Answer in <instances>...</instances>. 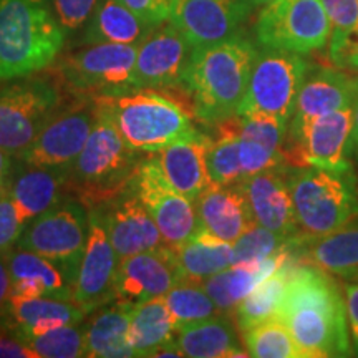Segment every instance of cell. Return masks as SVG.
Segmentation results:
<instances>
[{
	"instance_id": "8d00e7d4",
	"label": "cell",
	"mask_w": 358,
	"mask_h": 358,
	"mask_svg": "<svg viewBox=\"0 0 358 358\" xmlns=\"http://www.w3.org/2000/svg\"><path fill=\"white\" fill-rule=\"evenodd\" d=\"M244 347L256 358H306L290 330L279 317H272L244 330Z\"/></svg>"
},
{
	"instance_id": "d590c367",
	"label": "cell",
	"mask_w": 358,
	"mask_h": 358,
	"mask_svg": "<svg viewBox=\"0 0 358 358\" xmlns=\"http://www.w3.org/2000/svg\"><path fill=\"white\" fill-rule=\"evenodd\" d=\"M303 241V236H284L256 222L232 243V266H256L275 254L295 249Z\"/></svg>"
},
{
	"instance_id": "44dd1931",
	"label": "cell",
	"mask_w": 358,
	"mask_h": 358,
	"mask_svg": "<svg viewBox=\"0 0 358 358\" xmlns=\"http://www.w3.org/2000/svg\"><path fill=\"white\" fill-rule=\"evenodd\" d=\"M70 187V166H35L24 163L7 181V194L24 226L60 203Z\"/></svg>"
},
{
	"instance_id": "cb8c5ba5",
	"label": "cell",
	"mask_w": 358,
	"mask_h": 358,
	"mask_svg": "<svg viewBox=\"0 0 358 358\" xmlns=\"http://www.w3.org/2000/svg\"><path fill=\"white\" fill-rule=\"evenodd\" d=\"M201 229L209 234L236 243L252 224H256L243 186L211 185L196 199Z\"/></svg>"
},
{
	"instance_id": "4316f807",
	"label": "cell",
	"mask_w": 358,
	"mask_h": 358,
	"mask_svg": "<svg viewBox=\"0 0 358 358\" xmlns=\"http://www.w3.org/2000/svg\"><path fill=\"white\" fill-rule=\"evenodd\" d=\"M290 259H295L294 249L275 254L256 266H231L201 280V284L209 294V297L213 299V302L216 303L217 310L229 315L236 312L237 306L252 292L259 282L275 272Z\"/></svg>"
},
{
	"instance_id": "5b68a950",
	"label": "cell",
	"mask_w": 358,
	"mask_h": 358,
	"mask_svg": "<svg viewBox=\"0 0 358 358\" xmlns=\"http://www.w3.org/2000/svg\"><path fill=\"white\" fill-rule=\"evenodd\" d=\"M138 151L124 141L113 120L95 103V122L82 153L70 166V187L85 206H103L131 185Z\"/></svg>"
},
{
	"instance_id": "f6af8a7d",
	"label": "cell",
	"mask_w": 358,
	"mask_h": 358,
	"mask_svg": "<svg viewBox=\"0 0 358 358\" xmlns=\"http://www.w3.org/2000/svg\"><path fill=\"white\" fill-rule=\"evenodd\" d=\"M0 358H37L19 334L0 319Z\"/></svg>"
},
{
	"instance_id": "8992f818",
	"label": "cell",
	"mask_w": 358,
	"mask_h": 358,
	"mask_svg": "<svg viewBox=\"0 0 358 358\" xmlns=\"http://www.w3.org/2000/svg\"><path fill=\"white\" fill-rule=\"evenodd\" d=\"M93 100L110 115L124 141L138 153H158L171 143L198 133L189 113L155 88H136Z\"/></svg>"
},
{
	"instance_id": "e0dca14e",
	"label": "cell",
	"mask_w": 358,
	"mask_h": 358,
	"mask_svg": "<svg viewBox=\"0 0 358 358\" xmlns=\"http://www.w3.org/2000/svg\"><path fill=\"white\" fill-rule=\"evenodd\" d=\"M254 7L252 0H173L169 20L196 48L241 34Z\"/></svg>"
},
{
	"instance_id": "ac0fdd59",
	"label": "cell",
	"mask_w": 358,
	"mask_h": 358,
	"mask_svg": "<svg viewBox=\"0 0 358 358\" xmlns=\"http://www.w3.org/2000/svg\"><path fill=\"white\" fill-rule=\"evenodd\" d=\"M185 279L176 254L168 245L145 250L120 261L116 274V301L140 303L164 297Z\"/></svg>"
},
{
	"instance_id": "5bb4252c",
	"label": "cell",
	"mask_w": 358,
	"mask_h": 358,
	"mask_svg": "<svg viewBox=\"0 0 358 358\" xmlns=\"http://www.w3.org/2000/svg\"><path fill=\"white\" fill-rule=\"evenodd\" d=\"M95 122V100L82 96L65 108H58L20 161L35 166H71L82 153Z\"/></svg>"
},
{
	"instance_id": "52a82bcc",
	"label": "cell",
	"mask_w": 358,
	"mask_h": 358,
	"mask_svg": "<svg viewBox=\"0 0 358 358\" xmlns=\"http://www.w3.org/2000/svg\"><path fill=\"white\" fill-rule=\"evenodd\" d=\"M310 69L306 55L261 47L237 116L262 115L289 124Z\"/></svg>"
},
{
	"instance_id": "3957f363",
	"label": "cell",
	"mask_w": 358,
	"mask_h": 358,
	"mask_svg": "<svg viewBox=\"0 0 358 358\" xmlns=\"http://www.w3.org/2000/svg\"><path fill=\"white\" fill-rule=\"evenodd\" d=\"M65 35L47 0H0V83L50 66Z\"/></svg>"
},
{
	"instance_id": "7a4b0ae2",
	"label": "cell",
	"mask_w": 358,
	"mask_h": 358,
	"mask_svg": "<svg viewBox=\"0 0 358 358\" xmlns=\"http://www.w3.org/2000/svg\"><path fill=\"white\" fill-rule=\"evenodd\" d=\"M257 53V45L243 32L192 50L182 88L191 95L196 118L217 124L237 116Z\"/></svg>"
},
{
	"instance_id": "4fadbf2b",
	"label": "cell",
	"mask_w": 358,
	"mask_h": 358,
	"mask_svg": "<svg viewBox=\"0 0 358 358\" xmlns=\"http://www.w3.org/2000/svg\"><path fill=\"white\" fill-rule=\"evenodd\" d=\"M129 189L151 214L168 248L187 243L201 231L196 203L169 185L156 158L138 163Z\"/></svg>"
},
{
	"instance_id": "f907efd6",
	"label": "cell",
	"mask_w": 358,
	"mask_h": 358,
	"mask_svg": "<svg viewBox=\"0 0 358 358\" xmlns=\"http://www.w3.org/2000/svg\"><path fill=\"white\" fill-rule=\"evenodd\" d=\"M153 357H185V353H182L176 340H171V342L161 345L158 350H155Z\"/></svg>"
},
{
	"instance_id": "816d5d0a",
	"label": "cell",
	"mask_w": 358,
	"mask_h": 358,
	"mask_svg": "<svg viewBox=\"0 0 358 358\" xmlns=\"http://www.w3.org/2000/svg\"><path fill=\"white\" fill-rule=\"evenodd\" d=\"M252 2L256 7H264V6H267L268 2H272V0H252Z\"/></svg>"
},
{
	"instance_id": "7402d4cb",
	"label": "cell",
	"mask_w": 358,
	"mask_h": 358,
	"mask_svg": "<svg viewBox=\"0 0 358 358\" xmlns=\"http://www.w3.org/2000/svg\"><path fill=\"white\" fill-rule=\"evenodd\" d=\"M209 145L211 138L198 131L171 143L156 156L169 185L192 203L213 185L208 169Z\"/></svg>"
},
{
	"instance_id": "f1b7e54d",
	"label": "cell",
	"mask_w": 358,
	"mask_h": 358,
	"mask_svg": "<svg viewBox=\"0 0 358 358\" xmlns=\"http://www.w3.org/2000/svg\"><path fill=\"white\" fill-rule=\"evenodd\" d=\"M133 303L116 301L93 313L85 327V357L128 358L134 357L129 338V310Z\"/></svg>"
},
{
	"instance_id": "9a60e30c",
	"label": "cell",
	"mask_w": 358,
	"mask_h": 358,
	"mask_svg": "<svg viewBox=\"0 0 358 358\" xmlns=\"http://www.w3.org/2000/svg\"><path fill=\"white\" fill-rule=\"evenodd\" d=\"M120 257L111 244L100 208L90 209V234L73 284V302L92 313L116 299Z\"/></svg>"
},
{
	"instance_id": "e575fe53",
	"label": "cell",
	"mask_w": 358,
	"mask_h": 358,
	"mask_svg": "<svg viewBox=\"0 0 358 358\" xmlns=\"http://www.w3.org/2000/svg\"><path fill=\"white\" fill-rule=\"evenodd\" d=\"M208 169L211 182L231 186L243 182L244 174L239 156V116L217 123V136L211 138L208 150Z\"/></svg>"
},
{
	"instance_id": "7dc6e473",
	"label": "cell",
	"mask_w": 358,
	"mask_h": 358,
	"mask_svg": "<svg viewBox=\"0 0 358 358\" xmlns=\"http://www.w3.org/2000/svg\"><path fill=\"white\" fill-rule=\"evenodd\" d=\"M352 118H353L352 159L358 164V75L355 80V93H353V100H352Z\"/></svg>"
},
{
	"instance_id": "c3c4849f",
	"label": "cell",
	"mask_w": 358,
	"mask_h": 358,
	"mask_svg": "<svg viewBox=\"0 0 358 358\" xmlns=\"http://www.w3.org/2000/svg\"><path fill=\"white\" fill-rule=\"evenodd\" d=\"M13 158H15V156L0 148V179H2V181H6V185H7L8 179H10L13 171H15V163H13Z\"/></svg>"
},
{
	"instance_id": "f546056e",
	"label": "cell",
	"mask_w": 358,
	"mask_h": 358,
	"mask_svg": "<svg viewBox=\"0 0 358 358\" xmlns=\"http://www.w3.org/2000/svg\"><path fill=\"white\" fill-rule=\"evenodd\" d=\"M176 342L185 357L189 358H227L249 357L241 345L234 324L227 313L213 315L178 330Z\"/></svg>"
},
{
	"instance_id": "ee69618b",
	"label": "cell",
	"mask_w": 358,
	"mask_h": 358,
	"mask_svg": "<svg viewBox=\"0 0 358 358\" xmlns=\"http://www.w3.org/2000/svg\"><path fill=\"white\" fill-rule=\"evenodd\" d=\"M343 297H345L348 334L353 348V355L358 357V274L342 279Z\"/></svg>"
},
{
	"instance_id": "ba28073f",
	"label": "cell",
	"mask_w": 358,
	"mask_h": 358,
	"mask_svg": "<svg viewBox=\"0 0 358 358\" xmlns=\"http://www.w3.org/2000/svg\"><path fill=\"white\" fill-rule=\"evenodd\" d=\"M60 103V90L45 78L30 75L0 83V148L20 158Z\"/></svg>"
},
{
	"instance_id": "d4e9b609",
	"label": "cell",
	"mask_w": 358,
	"mask_h": 358,
	"mask_svg": "<svg viewBox=\"0 0 358 358\" xmlns=\"http://www.w3.org/2000/svg\"><path fill=\"white\" fill-rule=\"evenodd\" d=\"M12 275V294L22 297H50L73 301V284L50 259L22 248L6 252Z\"/></svg>"
},
{
	"instance_id": "d6a6232c",
	"label": "cell",
	"mask_w": 358,
	"mask_h": 358,
	"mask_svg": "<svg viewBox=\"0 0 358 358\" xmlns=\"http://www.w3.org/2000/svg\"><path fill=\"white\" fill-rule=\"evenodd\" d=\"M173 250L186 279L201 282L232 266V244L203 229Z\"/></svg>"
},
{
	"instance_id": "83f0119b",
	"label": "cell",
	"mask_w": 358,
	"mask_h": 358,
	"mask_svg": "<svg viewBox=\"0 0 358 358\" xmlns=\"http://www.w3.org/2000/svg\"><path fill=\"white\" fill-rule=\"evenodd\" d=\"M294 257L340 279L358 274V221L334 234L306 239L294 249Z\"/></svg>"
},
{
	"instance_id": "d6986e66",
	"label": "cell",
	"mask_w": 358,
	"mask_h": 358,
	"mask_svg": "<svg viewBox=\"0 0 358 358\" xmlns=\"http://www.w3.org/2000/svg\"><path fill=\"white\" fill-rule=\"evenodd\" d=\"M103 206V221L120 261L166 245L151 214L129 187Z\"/></svg>"
},
{
	"instance_id": "9c48e42d",
	"label": "cell",
	"mask_w": 358,
	"mask_h": 358,
	"mask_svg": "<svg viewBox=\"0 0 358 358\" xmlns=\"http://www.w3.org/2000/svg\"><path fill=\"white\" fill-rule=\"evenodd\" d=\"M330 32L322 0H272L261 7L254 25L259 47L301 55L329 47Z\"/></svg>"
},
{
	"instance_id": "484cf974",
	"label": "cell",
	"mask_w": 358,
	"mask_h": 358,
	"mask_svg": "<svg viewBox=\"0 0 358 358\" xmlns=\"http://www.w3.org/2000/svg\"><path fill=\"white\" fill-rule=\"evenodd\" d=\"M87 315L78 303L66 299L37 295V297H22L10 295L6 312L0 319L19 334V337L38 334L53 327L78 324Z\"/></svg>"
},
{
	"instance_id": "681fc988",
	"label": "cell",
	"mask_w": 358,
	"mask_h": 358,
	"mask_svg": "<svg viewBox=\"0 0 358 358\" xmlns=\"http://www.w3.org/2000/svg\"><path fill=\"white\" fill-rule=\"evenodd\" d=\"M338 69H343L347 71H355V73H358V42L353 45L350 50H348L347 55L342 58Z\"/></svg>"
},
{
	"instance_id": "8fae6325",
	"label": "cell",
	"mask_w": 358,
	"mask_h": 358,
	"mask_svg": "<svg viewBox=\"0 0 358 358\" xmlns=\"http://www.w3.org/2000/svg\"><path fill=\"white\" fill-rule=\"evenodd\" d=\"M138 45L93 43L58 65L62 82L80 96L98 98L136 90L134 64Z\"/></svg>"
},
{
	"instance_id": "ab89813d",
	"label": "cell",
	"mask_w": 358,
	"mask_h": 358,
	"mask_svg": "<svg viewBox=\"0 0 358 358\" xmlns=\"http://www.w3.org/2000/svg\"><path fill=\"white\" fill-rule=\"evenodd\" d=\"M20 338L32 348L37 358L85 357V329L77 324L53 327Z\"/></svg>"
},
{
	"instance_id": "603a6c76",
	"label": "cell",
	"mask_w": 358,
	"mask_h": 358,
	"mask_svg": "<svg viewBox=\"0 0 358 358\" xmlns=\"http://www.w3.org/2000/svg\"><path fill=\"white\" fill-rule=\"evenodd\" d=\"M355 75L338 66H313L299 92L289 124H301L317 116L350 108L355 93Z\"/></svg>"
},
{
	"instance_id": "4dcf8cb0",
	"label": "cell",
	"mask_w": 358,
	"mask_h": 358,
	"mask_svg": "<svg viewBox=\"0 0 358 358\" xmlns=\"http://www.w3.org/2000/svg\"><path fill=\"white\" fill-rule=\"evenodd\" d=\"M155 27L120 0H98L85 29L83 43L140 45Z\"/></svg>"
},
{
	"instance_id": "74e56055",
	"label": "cell",
	"mask_w": 358,
	"mask_h": 358,
	"mask_svg": "<svg viewBox=\"0 0 358 358\" xmlns=\"http://www.w3.org/2000/svg\"><path fill=\"white\" fill-rule=\"evenodd\" d=\"M169 310H171L176 330L194 324V322L209 319L219 312L216 303L209 297L199 280L181 279L169 292L164 295Z\"/></svg>"
},
{
	"instance_id": "1f68e13d",
	"label": "cell",
	"mask_w": 358,
	"mask_h": 358,
	"mask_svg": "<svg viewBox=\"0 0 358 358\" xmlns=\"http://www.w3.org/2000/svg\"><path fill=\"white\" fill-rule=\"evenodd\" d=\"M178 334L164 297L133 303L129 310V338L134 357H153L155 350Z\"/></svg>"
},
{
	"instance_id": "60d3db41",
	"label": "cell",
	"mask_w": 358,
	"mask_h": 358,
	"mask_svg": "<svg viewBox=\"0 0 358 358\" xmlns=\"http://www.w3.org/2000/svg\"><path fill=\"white\" fill-rule=\"evenodd\" d=\"M57 20L64 27L65 34L82 29L92 17L98 0H50Z\"/></svg>"
},
{
	"instance_id": "2e32d148",
	"label": "cell",
	"mask_w": 358,
	"mask_h": 358,
	"mask_svg": "<svg viewBox=\"0 0 358 358\" xmlns=\"http://www.w3.org/2000/svg\"><path fill=\"white\" fill-rule=\"evenodd\" d=\"M192 50L194 47L171 20L156 25L138 45L133 73L136 88L182 87Z\"/></svg>"
},
{
	"instance_id": "836d02e7",
	"label": "cell",
	"mask_w": 358,
	"mask_h": 358,
	"mask_svg": "<svg viewBox=\"0 0 358 358\" xmlns=\"http://www.w3.org/2000/svg\"><path fill=\"white\" fill-rule=\"evenodd\" d=\"M295 262H297L295 259H290L275 272L259 282L252 292L237 306L236 320L241 332L277 315Z\"/></svg>"
},
{
	"instance_id": "277c9868",
	"label": "cell",
	"mask_w": 358,
	"mask_h": 358,
	"mask_svg": "<svg viewBox=\"0 0 358 358\" xmlns=\"http://www.w3.org/2000/svg\"><path fill=\"white\" fill-rule=\"evenodd\" d=\"M301 234L319 239L358 221V176L353 166H287Z\"/></svg>"
},
{
	"instance_id": "7c38bea8",
	"label": "cell",
	"mask_w": 358,
	"mask_h": 358,
	"mask_svg": "<svg viewBox=\"0 0 358 358\" xmlns=\"http://www.w3.org/2000/svg\"><path fill=\"white\" fill-rule=\"evenodd\" d=\"M352 106L317 116L301 124H289L284 143L287 166H352Z\"/></svg>"
},
{
	"instance_id": "30bf717a",
	"label": "cell",
	"mask_w": 358,
	"mask_h": 358,
	"mask_svg": "<svg viewBox=\"0 0 358 358\" xmlns=\"http://www.w3.org/2000/svg\"><path fill=\"white\" fill-rule=\"evenodd\" d=\"M88 234L90 211L82 201L65 199L27 224L17 248L50 259L75 284Z\"/></svg>"
},
{
	"instance_id": "f5cc1de1",
	"label": "cell",
	"mask_w": 358,
	"mask_h": 358,
	"mask_svg": "<svg viewBox=\"0 0 358 358\" xmlns=\"http://www.w3.org/2000/svg\"><path fill=\"white\" fill-rule=\"evenodd\" d=\"M3 192H7V185H6V181H2V179H0V196H2Z\"/></svg>"
},
{
	"instance_id": "bcb514c9",
	"label": "cell",
	"mask_w": 358,
	"mask_h": 358,
	"mask_svg": "<svg viewBox=\"0 0 358 358\" xmlns=\"http://www.w3.org/2000/svg\"><path fill=\"white\" fill-rule=\"evenodd\" d=\"M12 295V275L8 271L6 254H0V317L6 312Z\"/></svg>"
},
{
	"instance_id": "7bdbcfd3",
	"label": "cell",
	"mask_w": 358,
	"mask_h": 358,
	"mask_svg": "<svg viewBox=\"0 0 358 358\" xmlns=\"http://www.w3.org/2000/svg\"><path fill=\"white\" fill-rule=\"evenodd\" d=\"M138 17L151 25H159L169 20L173 0H120Z\"/></svg>"
},
{
	"instance_id": "6da1fadb",
	"label": "cell",
	"mask_w": 358,
	"mask_h": 358,
	"mask_svg": "<svg viewBox=\"0 0 358 358\" xmlns=\"http://www.w3.org/2000/svg\"><path fill=\"white\" fill-rule=\"evenodd\" d=\"M275 317L306 358L353 355L342 285L312 264H294Z\"/></svg>"
},
{
	"instance_id": "b9f144b4",
	"label": "cell",
	"mask_w": 358,
	"mask_h": 358,
	"mask_svg": "<svg viewBox=\"0 0 358 358\" xmlns=\"http://www.w3.org/2000/svg\"><path fill=\"white\" fill-rule=\"evenodd\" d=\"M25 226L22 224L15 204L7 192L0 196V254H6L19 243Z\"/></svg>"
},
{
	"instance_id": "ffe728a7",
	"label": "cell",
	"mask_w": 358,
	"mask_h": 358,
	"mask_svg": "<svg viewBox=\"0 0 358 358\" xmlns=\"http://www.w3.org/2000/svg\"><path fill=\"white\" fill-rule=\"evenodd\" d=\"M243 191L249 201L254 221L284 236H302L295 219L287 164L245 178Z\"/></svg>"
},
{
	"instance_id": "f35d334b",
	"label": "cell",
	"mask_w": 358,
	"mask_h": 358,
	"mask_svg": "<svg viewBox=\"0 0 358 358\" xmlns=\"http://www.w3.org/2000/svg\"><path fill=\"white\" fill-rule=\"evenodd\" d=\"M330 20L329 58L338 66L358 42V0H322Z\"/></svg>"
}]
</instances>
